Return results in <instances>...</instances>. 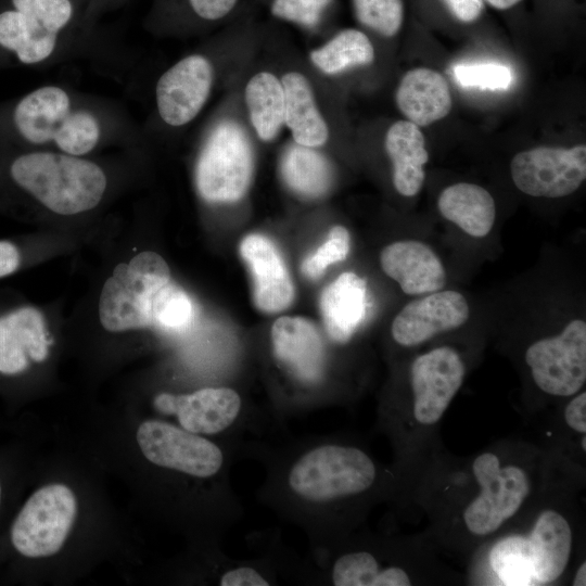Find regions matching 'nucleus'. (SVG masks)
Here are the masks:
<instances>
[{"label": "nucleus", "instance_id": "nucleus-17", "mask_svg": "<svg viewBox=\"0 0 586 586\" xmlns=\"http://www.w3.org/2000/svg\"><path fill=\"white\" fill-rule=\"evenodd\" d=\"M240 254L252 276L256 307L273 314L290 306L294 286L276 245L262 234H249L241 241Z\"/></svg>", "mask_w": 586, "mask_h": 586}, {"label": "nucleus", "instance_id": "nucleus-31", "mask_svg": "<svg viewBox=\"0 0 586 586\" xmlns=\"http://www.w3.org/2000/svg\"><path fill=\"white\" fill-rule=\"evenodd\" d=\"M152 327L178 331L187 328L193 317L189 295L173 280L156 294L151 310Z\"/></svg>", "mask_w": 586, "mask_h": 586}, {"label": "nucleus", "instance_id": "nucleus-27", "mask_svg": "<svg viewBox=\"0 0 586 586\" xmlns=\"http://www.w3.org/2000/svg\"><path fill=\"white\" fill-rule=\"evenodd\" d=\"M251 124L263 141L277 137L284 125V90L277 76L259 72L251 77L244 90Z\"/></svg>", "mask_w": 586, "mask_h": 586}, {"label": "nucleus", "instance_id": "nucleus-11", "mask_svg": "<svg viewBox=\"0 0 586 586\" xmlns=\"http://www.w3.org/2000/svg\"><path fill=\"white\" fill-rule=\"evenodd\" d=\"M137 442L152 463L192 476L215 475L224 463L213 442L161 420H146L137 430Z\"/></svg>", "mask_w": 586, "mask_h": 586}, {"label": "nucleus", "instance_id": "nucleus-33", "mask_svg": "<svg viewBox=\"0 0 586 586\" xmlns=\"http://www.w3.org/2000/svg\"><path fill=\"white\" fill-rule=\"evenodd\" d=\"M334 0H269L270 14L307 30L318 29Z\"/></svg>", "mask_w": 586, "mask_h": 586}, {"label": "nucleus", "instance_id": "nucleus-16", "mask_svg": "<svg viewBox=\"0 0 586 586\" xmlns=\"http://www.w3.org/2000/svg\"><path fill=\"white\" fill-rule=\"evenodd\" d=\"M153 405L164 415H175L181 428L189 432L216 434L235 421L241 398L229 387H206L191 394L161 393Z\"/></svg>", "mask_w": 586, "mask_h": 586}, {"label": "nucleus", "instance_id": "nucleus-40", "mask_svg": "<svg viewBox=\"0 0 586 586\" xmlns=\"http://www.w3.org/2000/svg\"><path fill=\"white\" fill-rule=\"evenodd\" d=\"M128 1L129 0H91L90 17L94 23H99V20L103 14L126 4Z\"/></svg>", "mask_w": 586, "mask_h": 586}, {"label": "nucleus", "instance_id": "nucleus-6", "mask_svg": "<svg viewBox=\"0 0 586 586\" xmlns=\"http://www.w3.org/2000/svg\"><path fill=\"white\" fill-rule=\"evenodd\" d=\"M375 475L374 462L364 450L326 444L308 450L293 463L288 484L305 501L328 502L366 492Z\"/></svg>", "mask_w": 586, "mask_h": 586}, {"label": "nucleus", "instance_id": "nucleus-22", "mask_svg": "<svg viewBox=\"0 0 586 586\" xmlns=\"http://www.w3.org/2000/svg\"><path fill=\"white\" fill-rule=\"evenodd\" d=\"M396 103L409 122L418 127L428 126L449 113L451 95L447 81L438 72L419 67L402 78Z\"/></svg>", "mask_w": 586, "mask_h": 586}, {"label": "nucleus", "instance_id": "nucleus-3", "mask_svg": "<svg viewBox=\"0 0 586 586\" xmlns=\"http://www.w3.org/2000/svg\"><path fill=\"white\" fill-rule=\"evenodd\" d=\"M14 183L58 215H78L94 209L109 189L105 169L89 156L33 150L10 165Z\"/></svg>", "mask_w": 586, "mask_h": 586}, {"label": "nucleus", "instance_id": "nucleus-15", "mask_svg": "<svg viewBox=\"0 0 586 586\" xmlns=\"http://www.w3.org/2000/svg\"><path fill=\"white\" fill-rule=\"evenodd\" d=\"M469 306L457 291H436L408 303L392 323L393 339L402 346H416L438 333L461 327Z\"/></svg>", "mask_w": 586, "mask_h": 586}, {"label": "nucleus", "instance_id": "nucleus-39", "mask_svg": "<svg viewBox=\"0 0 586 586\" xmlns=\"http://www.w3.org/2000/svg\"><path fill=\"white\" fill-rule=\"evenodd\" d=\"M20 265V253L14 244L0 241V278L14 272Z\"/></svg>", "mask_w": 586, "mask_h": 586}, {"label": "nucleus", "instance_id": "nucleus-30", "mask_svg": "<svg viewBox=\"0 0 586 586\" xmlns=\"http://www.w3.org/2000/svg\"><path fill=\"white\" fill-rule=\"evenodd\" d=\"M331 579L336 586H408L411 579L399 566L380 568L369 552H348L333 564Z\"/></svg>", "mask_w": 586, "mask_h": 586}, {"label": "nucleus", "instance_id": "nucleus-21", "mask_svg": "<svg viewBox=\"0 0 586 586\" xmlns=\"http://www.w3.org/2000/svg\"><path fill=\"white\" fill-rule=\"evenodd\" d=\"M320 311L329 336L347 342L366 318V281L354 272H343L321 292Z\"/></svg>", "mask_w": 586, "mask_h": 586}, {"label": "nucleus", "instance_id": "nucleus-1", "mask_svg": "<svg viewBox=\"0 0 586 586\" xmlns=\"http://www.w3.org/2000/svg\"><path fill=\"white\" fill-rule=\"evenodd\" d=\"M11 122L29 145L74 156H90L112 143L141 137L117 103L61 84L40 86L21 98Z\"/></svg>", "mask_w": 586, "mask_h": 586}, {"label": "nucleus", "instance_id": "nucleus-14", "mask_svg": "<svg viewBox=\"0 0 586 586\" xmlns=\"http://www.w3.org/2000/svg\"><path fill=\"white\" fill-rule=\"evenodd\" d=\"M464 364L449 346H441L417 357L411 366L413 417L420 424L437 423L464 378Z\"/></svg>", "mask_w": 586, "mask_h": 586}, {"label": "nucleus", "instance_id": "nucleus-13", "mask_svg": "<svg viewBox=\"0 0 586 586\" xmlns=\"http://www.w3.org/2000/svg\"><path fill=\"white\" fill-rule=\"evenodd\" d=\"M215 71L204 54L192 53L178 60L156 80L155 110L168 127L191 123L207 102L214 85Z\"/></svg>", "mask_w": 586, "mask_h": 586}, {"label": "nucleus", "instance_id": "nucleus-9", "mask_svg": "<svg viewBox=\"0 0 586 586\" xmlns=\"http://www.w3.org/2000/svg\"><path fill=\"white\" fill-rule=\"evenodd\" d=\"M77 501L64 484L37 489L25 502L11 527L14 548L28 558L56 553L74 524Z\"/></svg>", "mask_w": 586, "mask_h": 586}, {"label": "nucleus", "instance_id": "nucleus-37", "mask_svg": "<svg viewBox=\"0 0 586 586\" xmlns=\"http://www.w3.org/2000/svg\"><path fill=\"white\" fill-rule=\"evenodd\" d=\"M565 423L575 432L586 433V393L571 399L564 409Z\"/></svg>", "mask_w": 586, "mask_h": 586}, {"label": "nucleus", "instance_id": "nucleus-41", "mask_svg": "<svg viewBox=\"0 0 586 586\" xmlns=\"http://www.w3.org/2000/svg\"><path fill=\"white\" fill-rule=\"evenodd\" d=\"M573 585L574 586H584L586 585V563L583 561L581 565L578 566L574 578H573Z\"/></svg>", "mask_w": 586, "mask_h": 586}, {"label": "nucleus", "instance_id": "nucleus-20", "mask_svg": "<svg viewBox=\"0 0 586 586\" xmlns=\"http://www.w3.org/2000/svg\"><path fill=\"white\" fill-rule=\"evenodd\" d=\"M275 356L295 377L316 382L321 377L323 346L317 328L302 317H281L271 328Z\"/></svg>", "mask_w": 586, "mask_h": 586}, {"label": "nucleus", "instance_id": "nucleus-43", "mask_svg": "<svg viewBox=\"0 0 586 586\" xmlns=\"http://www.w3.org/2000/svg\"><path fill=\"white\" fill-rule=\"evenodd\" d=\"M581 446H582L583 450L585 451L586 450V437H585V434H583Z\"/></svg>", "mask_w": 586, "mask_h": 586}, {"label": "nucleus", "instance_id": "nucleus-7", "mask_svg": "<svg viewBox=\"0 0 586 586\" xmlns=\"http://www.w3.org/2000/svg\"><path fill=\"white\" fill-rule=\"evenodd\" d=\"M253 174V151L244 129L230 119L218 122L207 133L195 164L199 194L209 203L240 200Z\"/></svg>", "mask_w": 586, "mask_h": 586}, {"label": "nucleus", "instance_id": "nucleus-32", "mask_svg": "<svg viewBox=\"0 0 586 586\" xmlns=\"http://www.w3.org/2000/svg\"><path fill=\"white\" fill-rule=\"evenodd\" d=\"M357 21L384 37L395 36L402 27V0H353Z\"/></svg>", "mask_w": 586, "mask_h": 586}, {"label": "nucleus", "instance_id": "nucleus-23", "mask_svg": "<svg viewBox=\"0 0 586 586\" xmlns=\"http://www.w3.org/2000/svg\"><path fill=\"white\" fill-rule=\"evenodd\" d=\"M284 125L295 143L319 148L329 139V128L321 115L308 79L298 72L283 75Z\"/></svg>", "mask_w": 586, "mask_h": 586}, {"label": "nucleus", "instance_id": "nucleus-5", "mask_svg": "<svg viewBox=\"0 0 586 586\" xmlns=\"http://www.w3.org/2000/svg\"><path fill=\"white\" fill-rule=\"evenodd\" d=\"M171 280L165 259L144 251L128 263L118 264L106 279L99 297V318L110 332L152 327V304L158 291Z\"/></svg>", "mask_w": 586, "mask_h": 586}, {"label": "nucleus", "instance_id": "nucleus-26", "mask_svg": "<svg viewBox=\"0 0 586 586\" xmlns=\"http://www.w3.org/2000/svg\"><path fill=\"white\" fill-rule=\"evenodd\" d=\"M240 0H153L144 27L165 31L211 25L229 17Z\"/></svg>", "mask_w": 586, "mask_h": 586}, {"label": "nucleus", "instance_id": "nucleus-18", "mask_svg": "<svg viewBox=\"0 0 586 586\" xmlns=\"http://www.w3.org/2000/svg\"><path fill=\"white\" fill-rule=\"evenodd\" d=\"M49 344L44 318L38 309L22 307L0 316V373L17 374L30 360L43 361Z\"/></svg>", "mask_w": 586, "mask_h": 586}, {"label": "nucleus", "instance_id": "nucleus-25", "mask_svg": "<svg viewBox=\"0 0 586 586\" xmlns=\"http://www.w3.org/2000/svg\"><path fill=\"white\" fill-rule=\"evenodd\" d=\"M437 206L444 218L472 237L487 235L495 222V201L477 184L460 182L447 187L441 193Z\"/></svg>", "mask_w": 586, "mask_h": 586}, {"label": "nucleus", "instance_id": "nucleus-10", "mask_svg": "<svg viewBox=\"0 0 586 586\" xmlns=\"http://www.w3.org/2000/svg\"><path fill=\"white\" fill-rule=\"evenodd\" d=\"M525 361L543 392L560 397L577 393L586 381L585 321L572 320L560 334L530 345Z\"/></svg>", "mask_w": 586, "mask_h": 586}, {"label": "nucleus", "instance_id": "nucleus-4", "mask_svg": "<svg viewBox=\"0 0 586 586\" xmlns=\"http://www.w3.org/2000/svg\"><path fill=\"white\" fill-rule=\"evenodd\" d=\"M573 535L568 520L545 510L531 533L497 542L489 553L493 571L505 585H546L564 572L572 552Z\"/></svg>", "mask_w": 586, "mask_h": 586}, {"label": "nucleus", "instance_id": "nucleus-34", "mask_svg": "<svg viewBox=\"0 0 586 586\" xmlns=\"http://www.w3.org/2000/svg\"><path fill=\"white\" fill-rule=\"evenodd\" d=\"M458 85L483 90H505L513 80L512 71L500 63L458 64L453 68Z\"/></svg>", "mask_w": 586, "mask_h": 586}, {"label": "nucleus", "instance_id": "nucleus-29", "mask_svg": "<svg viewBox=\"0 0 586 586\" xmlns=\"http://www.w3.org/2000/svg\"><path fill=\"white\" fill-rule=\"evenodd\" d=\"M311 63L326 75H337L347 69L373 62L374 49L360 30L343 29L321 47L309 53Z\"/></svg>", "mask_w": 586, "mask_h": 586}, {"label": "nucleus", "instance_id": "nucleus-19", "mask_svg": "<svg viewBox=\"0 0 586 586\" xmlns=\"http://www.w3.org/2000/svg\"><path fill=\"white\" fill-rule=\"evenodd\" d=\"M380 263L383 271L408 295L433 293L446 283L440 257L419 241H398L385 246L381 251Z\"/></svg>", "mask_w": 586, "mask_h": 586}, {"label": "nucleus", "instance_id": "nucleus-12", "mask_svg": "<svg viewBox=\"0 0 586 586\" xmlns=\"http://www.w3.org/2000/svg\"><path fill=\"white\" fill-rule=\"evenodd\" d=\"M515 187L537 198H561L586 178V146H538L514 155L510 164Z\"/></svg>", "mask_w": 586, "mask_h": 586}, {"label": "nucleus", "instance_id": "nucleus-36", "mask_svg": "<svg viewBox=\"0 0 586 586\" xmlns=\"http://www.w3.org/2000/svg\"><path fill=\"white\" fill-rule=\"evenodd\" d=\"M221 586H266L269 582L251 566H239L224 573L219 579Z\"/></svg>", "mask_w": 586, "mask_h": 586}, {"label": "nucleus", "instance_id": "nucleus-8", "mask_svg": "<svg viewBox=\"0 0 586 586\" xmlns=\"http://www.w3.org/2000/svg\"><path fill=\"white\" fill-rule=\"evenodd\" d=\"M480 493L463 511V522L475 536L497 530L521 508L531 492L527 473L518 466H501L493 453L479 455L472 463Z\"/></svg>", "mask_w": 586, "mask_h": 586}, {"label": "nucleus", "instance_id": "nucleus-44", "mask_svg": "<svg viewBox=\"0 0 586 586\" xmlns=\"http://www.w3.org/2000/svg\"><path fill=\"white\" fill-rule=\"evenodd\" d=\"M0 501H1V485H0Z\"/></svg>", "mask_w": 586, "mask_h": 586}, {"label": "nucleus", "instance_id": "nucleus-35", "mask_svg": "<svg viewBox=\"0 0 586 586\" xmlns=\"http://www.w3.org/2000/svg\"><path fill=\"white\" fill-rule=\"evenodd\" d=\"M349 252V233L342 226H334L328 239L318 250L302 263V272L311 280L322 277L331 264L344 260Z\"/></svg>", "mask_w": 586, "mask_h": 586}, {"label": "nucleus", "instance_id": "nucleus-38", "mask_svg": "<svg viewBox=\"0 0 586 586\" xmlns=\"http://www.w3.org/2000/svg\"><path fill=\"white\" fill-rule=\"evenodd\" d=\"M453 14L461 22L475 21L483 9V0H445Z\"/></svg>", "mask_w": 586, "mask_h": 586}, {"label": "nucleus", "instance_id": "nucleus-24", "mask_svg": "<svg viewBox=\"0 0 586 586\" xmlns=\"http://www.w3.org/2000/svg\"><path fill=\"white\" fill-rule=\"evenodd\" d=\"M385 150L393 163V183L398 193L416 195L424 181V165L429 154L419 127L409 120H398L387 130Z\"/></svg>", "mask_w": 586, "mask_h": 586}, {"label": "nucleus", "instance_id": "nucleus-2", "mask_svg": "<svg viewBox=\"0 0 586 586\" xmlns=\"http://www.w3.org/2000/svg\"><path fill=\"white\" fill-rule=\"evenodd\" d=\"M0 11V48L23 65L53 66L107 47L90 17L91 0H9Z\"/></svg>", "mask_w": 586, "mask_h": 586}, {"label": "nucleus", "instance_id": "nucleus-28", "mask_svg": "<svg viewBox=\"0 0 586 586\" xmlns=\"http://www.w3.org/2000/svg\"><path fill=\"white\" fill-rule=\"evenodd\" d=\"M316 148L293 143L283 153L281 174L286 186L304 198H319L330 188L332 170Z\"/></svg>", "mask_w": 586, "mask_h": 586}, {"label": "nucleus", "instance_id": "nucleus-42", "mask_svg": "<svg viewBox=\"0 0 586 586\" xmlns=\"http://www.w3.org/2000/svg\"><path fill=\"white\" fill-rule=\"evenodd\" d=\"M520 1L521 0H487L491 5L500 10L509 9Z\"/></svg>", "mask_w": 586, "mask_h": 586}]
</instances>
